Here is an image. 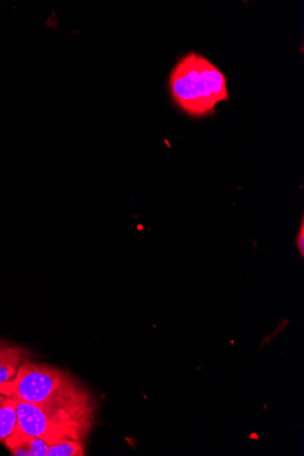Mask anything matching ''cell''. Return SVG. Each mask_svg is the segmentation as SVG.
Segmentation results:
<instances>
[{
	"mask_svg": "<svg viewBox=\"0 0 304 456\" xmlns=\"http://www.w3.org/2000/svg\"><path fill=\"white\" fill-rule=\"evenodd\" d=\"M86 455L83 441L74 439L61 440L49 445L47 456H84Z\"/></svg>",
	"mask_w": 304,
	"mask_h": 456,
	"instance_id": "obj_7",
	"label": "cell"
},
{
	"mask_svg": "<svg viewBox=\"0 0 304 456\" xmlns=\"http://www.w3.org/2000/svg\"><path fill=\"white\" fill-rule=\"evenodd\" d=\"M304 223H303V219L301 220V224H300V231H299V233H298V236H297V239H296V246H297V248L301 256V257H303V251H304Z\"/></svg>",
	"mask_w": 304,
	"mask_h": 456,
	"instance_id": "obj_8",
	"label": "cell"
},
{
	"mask_svg": "<svg viewBox=\"0 0 304 456\" xmlns=\"http://www.w3.org/2000/svg\"><path fill=\"white\" fill-rule=\"evenodd\" d=\"M17 425L16 400L0 394V443L4 444L5 440L15 431Z\"/></svg>",
	"mask_w": 304,
	"mask_h": 456,
	"instance_id": "obj_6",
	"label": "cell"
},
{
	"mask_svg": "<svg viewBox=\"0 0 304 456\" xmlns=\"http://www.w3.org/2000/svg\"><path fill=\"white\" fill-rule=\"evenodd\" d=\"M16 428L49 445L64 439L84 441L94 425L96 403L82 386L46 403L32 404L16 400Z\"/></svg>",
	"mask_w": 304,
	"mask_h": 456,
	"instance_id": "obj_1",
	"label": "cell"
},
{
	"mask_svg": "<svg viewBox=\"0 0 304 456\" xmlns=\"http://www.w3.org/2000/svg\"><path fill=\"white\" fill-rule=\"evenodd\" d=\"M168 88L173 101L188 115L201 118L229 98L226 75L198 53L184 56L171 70Z\"/></svg>",
	"mask_w": 304,
	"mask_h": 456,
	"instance_id": "obj_2",
	"label": "cell"
},
{
	"mask_svg": "<svg viewBox=\"0 0 304 456\" xmlns=\"http://www.w3.org/2000/svg\"><path fill=\"white\" fill-rule=\"evenodd\" d=\"M31 355L28 349L0 339V384L13 379L19 367Z\"/></svg>",
	"mask_w": 304,
	"mask_h": 456,
	"instance_id": "obj_4",
	"label": "cell"
},
{
	"mask_svg": "<svg viewBox=\"0 0 304 456\" xmlns=\"http://www.w3.org/2000/svg\"><path fill=\"white\" fill-rule=\"evenodd\" d=\"M69 372L45 363L26 362L11 380L0 384V394L32 404L46 403L79 388Z\"/></svg>",
	"mask_w": 304,
	"mask_h": 456,
	"instance_id": "obj_3",
	"label": "cell"
},
{
	"mask_svg": "<svg viewBox=\"0 0 304 456\" xmlns=\"http://www.w3.org/2000/svg\"><path fill=\"white\" fill-rule=\"evenodd\" d=\"M4 445L14 456H47L49 450L45 441L27 435L18 428L5 440Z\"/></svg>",
	"mask_w": 304,
	"mask_h": 456,
	"instance_id": "obj_5",
	"label": "cell"
}]
</instances>
